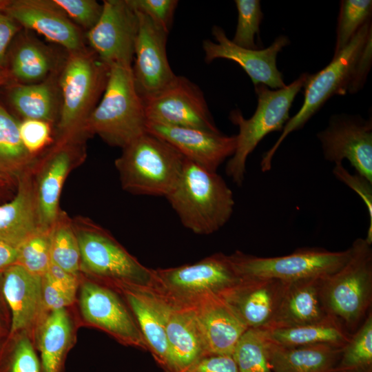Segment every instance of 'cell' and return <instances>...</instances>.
Masks as SVG:
<instances>
[{"instance_id": "4dcf8cb0", "label": "cell", "mask_w": 372, "mask_h": 372, "mask_svg": "<svg viewBox=\"0 0 372 372\" xmlns=\"http://www.w3.org/2000/svg\"><path fill=\"white\" fill-rule=\"evenodd\" d=\"M53 66L52 54L46 46L26 39L12 52L10 73L20 83H36L47 80Z\"/></svg>"}, {"instance_id": "3957f363", "label": "cell", "mask_w": 372, "mask_h": 372, "mask_svg": "<svg viewBox=\"0 0 372 372\" xmlns=\"http://www.w3.org/2000/svg\"><path fill=\"white\" fill-rule=\"evenodd\" d=\"M147 123L132 66L111 65L102 98L86 121L84 134H96L108 145L123 148L146 132Z\"/></svg>"}, {"instance_id": "30bf717a", "label": "cell", "mask_w": 372, "mask_h": 372, "mask_svg": "<svg viewBox=\"0 0 372 372\" xmlns=\"http://www.w3.org/2000/svg\"><path fill=\"white\" fill-rule=\"evenodd\" d=\"M350 255V247L338 251L302 247L282 256L261 257L236 251L229 257L241 277L291 282L325 278L340 269Z\"/></svg>"}, {"instance_id": "7c38bea8", "label": "cell", "mask_w": 372, "mask_h": 372, "mask_svg": "<svg viewBox=\"0 0 372 372\" xmlns=\"http://www.w3.org/2000/svg\"><path fill=\"white\" fill-rule=\"evenodd\" d=\"M82 138H60L33 167V178L40 229L52 228L61 210V192L72 169L81 158Z\"/></svg>"}, {"instance_id": "9c48e42d", "label": "cell", "mask_w": 372, "mask_h": 372, "mask_svg": "<svg viewBox=\"0 0 372 372\" xmlns=\"http://www.w3.org/2000/svg\"><path fill=\"white\" fill-rule=\"evenodd\" d=\"M154 271L153 289L169 303L192 307L209 295L220 296L242 279L229 255L218 252L193 264Z\"/></svg>"}, {"instance_id": "4316f807", "label": "cell", "mask_w": 372, "mask_h": 372, "mask_svg": "<svg viewBox=\"0 0 372 372\" xmlns=\"http://www.w3.org/2000/svg\"><path fill=\"white\" fill-rule=\"evenodd\" d=\"M266 341L273 372H333L342 349L327 344L285 347Z\"/></svg>"}, {"instance_id": "44dd1931", "label": "cell", "mask_w": 372, "mask_h": 372, "mask_svg": "<svg viewBox=\"0 0 372 372\" xmlns=\"http://www.w3.org/2000/svg\"><path fill=\"white\" fill-rule=\"evenodd\" d=\"M287 282L276 279L243 278L220 296L238 316L247 329L269 328Z\"/></svg>"}, {"instance_id": "836d02e7", "label": "cell", "mask_w": 372, "mask_h": 372, "mask_svg": "<svg viewBox=\"0 0 372 372\" xmlns=\"http://www.w3.org/2000/svg\"><path fill=\"white\" fill-rule=\"evenodd\" d=\"M232 357L238 372H273L263 330L248 329L238 340Z\"/></svg>"}, {"instance_id": "7a4b0ae2", "label": "cell", "mask_w": 372, "mask_h": 372, "mask_svg": "<svg viewBox=\"0 0 372 372\" xmlns=\"http://www.w3.org/2000/svg\"><path fill=\"white\" fill-rule=\"evenodd\" d=\"M166 198L182 225L199 235H209L222 228L235 205L233 192L221 176L186 158Z\"/></svg>"}, {"instance_id": "ee69618b", "label": "cell", "mask_w": 372, "mask_h": 372, "mask_svg": "<svg viewBox=\"0 0 372 372\" xmlns=\"http://www.w3.org/2000/svg\"><path fill=\"white\" fill-rule=\"evenodd\" d=\"M42 296L44 306L52 311L65 309L74 301L46 273L42 277Z\"/></svg>"}, {"instance_id": "d590c367", "label": "cell", "mask_w": 372, "mask_h": 372, "mask_svg": "<svg viewBox=\"0 0 372 372\" xmlns=\"http://www.w3.org/2000/svg\"><path fill=\"white\" fill-rule=\"evenodd\" d=\"M52 229H39L21 243L17 247L16 264L34 275L43 277L51 262Z\"/></svg>"}, {"instance_id": "e0dca14e", "label": "cell", "mask_w": 372, "mask_h": 372, "mask_svg": "<svg viewBox=\"0 0 372 372\" xmlns=\"http://www.w3.org/2000/svg\"><path fill=\"white\" fill-rule=\"evenodd\" d=\"M211 32L216 42L209 39L203 42L207 63L217 59L231 60L245 71L254 86L262 84L275 90L286 86L282 74L277 68L276 59L278 53L289 44L287 37H278L265 49H249L234 43L218 25L213 26Z\"/></svg>"}, {"instance_id": "603a6c76", "label": "cell", "mask_w": 372, "mask_h": 372, "mask_svg": "<svg viewBox=\"0 0 372 372\" xmlns=\"http://www.w3.org/2000/svg\"><path fill=\"white\" fill-rule=\"evenodd\" d=\"M166 336L168 360L165 372H187L207 355L204 339L191 307L169 303Z\"/></svg>"}, {"instance_id": "bcb514c9", "label": "cell", "mask_w": 372, "mask_h": 372, "mask_svg": "<svg viewBox=\"0 0 372 372\" xmlns=\"http://www.w3.org/2000/svg\"><path fill=\"white\" fill-rule=\"evenodd\" d=\"M19 24L0 10V72L6 70L4 63L8 47L19 30Z\"/></svg>"}, {"instance_id": "484cf974", "label": "cell", "mask_w": 372, "mask_h": 372, "mask_svg": "<svg viewBox=\"0 0 372 372\" xmlns=\"http://www.w3.org/2000/svg\"><path fill=\"white\" fill-rule=\"evenodd\" d=\"M40 229L33 167L17 180V191L0 205V240L18 247Z\"/></svg>"}, {"instance_id": "7402d4cb", "label": "cell", "mask_w": 372, "mask_h": 372, "mask_svg": "<svg viewBox=\"0 0 372 372\" xmlns=\"http://www.w3.org/2000/svg\"><path fill=\"white\" fill-rule=\"evenodd\" d=\"M193 308L207 354L231 355L248 329L238 316L220 296L209 295Z\"/></svg>"}, {"instance_id": "5bb4252c", "label": "cell", "mask_w": 372, "mask_h": 372, "mask_svg": "<svg viewBox=\"0 0 372 372\" xmlns=\"http://www.w3.org/2000/svg\"><path fill=\"white\" fill-rule=\"evenodd\" d=\"M79 304L87 324L105 331L123 344L147 351L132 312L115 289L106 285L85 282Z\"/></svg>"}, {"instance_id": "ba28073f", "label": "cell", "mask_w": 372, "mask_h": 372, "mask_svg": "<svg viewBox=\"0 0 372 372\" xmlns=\"http://www.w3.org/2000/svg\"><path fill=\"white\" fill-rule=\"evenodd\" d=\"M81 254V270L113 288L127 285L153 289L154 271L142 265L109 232L92 220H72Z\"/></svg>"}, {"instance_id": "ffe728a7", "label": "cell", "mask_w": 372, "mask_h": 372, "mask_svg": "<svg viewBox=\"0 0 372 372\" xmlns=\"http://www.w3.org/2000/svg\"><path fill=\"white\" fill-rule=\"evenodd\" d=\"M123 297L156 363L166 371L168 350L166 327L169 303L154 289L127 285L113 288Z\"/></svg>"}, {"instance_id": "8fae6325", "label": "cell", "mask_w": 372, "mask_h": 372, "mask_svg": "<svg viewBox=\"0 0 372 372\" xmlns=\"http://www.w3.org/2000/svg\"><path fill=\"white\" fill-rule=\"evenodd\" d=\"M143 101L149 122L220 132L203 92L185 76H177L166 88Z\"/></svg>"}, {"instance_id": "d4e9b609", "label": "cell", "mask_w": 372, "mask_h": 372, "mask_svg": "<svg viewBox=\"0 0 372 372\" xmlns=\"http://www.w3.org/2000/svg\"><path fill=\"white\" fill-rule=\"evenodd\" d=\"M322 279L307 278L287 282L268 329L315 323L329 317L322 298Z\"/></svg>"}, {"instance_id": "5b68a950", "label": "cell", "mask_w": 372, "mask_h": 372, "mask_svg": "<svg viewBox=\"0 0 372 372\" xmlns=\"http://www.w3.org/2000/svg\"><path fill=\"white\" fill-rule=\"evenodd\" d=\"M350 248L346 263L322 279L321 295L329 316L351 335L371 310L372 249L361 238Z\"/></svg>"}, {"instance_id": "f6af8a7d", "label": "cell", "mask_w": 372, "mask_h": 372, "mask_svg": "<svg viewBox=\"0 0 372 372\" xmlns=\"http://www.w3.org/2000/svg\"><path fill=\"white\" fill-rule=\"evenodd\" d=\"M45 273L69 297L74 300L78 287V276L66 271L52 262Z\"/></svg>"}, {"instance_id": "cb8c5ba5", "label": "cell", "mask_w": 372, "mask_h": 372, "mask_svg": "<svg viewBox=\"0 0 372 372\" xmlns=\"http://www.w3.org/2000/svg\"><path fill=\"white\" fill-rule=\"evenodd\" d=\"M3 293L12 313L10 334L32 328L44 305L42 277L14 264L3 272Z\"/></svg>"}, {"instance_id": "f1b7e54d", "label": "cell", "mask_w": 372, "mask_h": 372, "mask_svg": "<svg viewBox=\"0 0 372 372\" xmlns=\"http://www.w3.org/2000/svg\"><path fill=\"white\" fill-rule=\"evenodd\" d=\"M19 122L0 104V173L16 181L37 163L24 147Z\"/></svg>"}, {"instance_id": "7dc6e473", "label": "cell", "mask_w": 372, "mask_h": 372, "mask_svg": "<svg viewBox=\"0 0 372 372\" xmlns=\"http://www.w3.org/2000/svg\"><path fill=\"white\" fill-rule=\"evenodd\" d=\"M17 255V247L0 240V273L16 264Z\"/></svg>"}, {"instance_id": "8992f818", "label": "cell", "mask_w": 372, "mask_h": 372, "mask_svg": "<svg viewBox=\"0 0 372 372\" xmlns=\"http://www.w3.org/2000/svg\"><path fill=\"white\" fill-rule=\"evenodd\" d=\"M309 74L303 73L285 87L270 90L265 85L256 86L257 107L249 118L239 110L229 114V119L238 127L234 154L225 167L226 174L240 186L245 179L247 160L258 144L268 134L282 130L289 121V110L297 94L304 87Z\"/></svg>"}, {"instance_id": "4fadbf2b", "label": "cell", "mask_w": 372, "mask_h": 372, "mask_svg": "<svg viewBox=\"0 0 372 372\" xmlns=\"http://www.w3.org/2000/svg\"><path fill=\"white\" fill-rule=\"evenodd\" d=\"M101 15L87 33L96 54L109 67L132 66L138 28L136 11L127 0L103 1Z\"/></svg>"}, {"instance_id": "b9f144b4", "label": "cell", "mask_w": 372, "mask_h": 372, "mask_svg": "<svg viewBox=\"0 0 372 372\" xmlns=\"http://www.w3.org/2000/svg\"><path fill=\"white\" fill-rule=\"evenodd\" d=\"M10 372H41L38 358L28 337H23L17 342L12 356Z\"/></svg>"}, {"instance_id": "83f0119b", "label": "cell", "mask_w": 372, "mask_h": 372, "mask_svg": "<svg viewBox=\"0 0 372 372\" xmlns=\"http://www.w3.org/2000/svg\"><path fill=\"white\" fill-rule=\"evenodd\" d=\"M269 342L285 347L327 344L343 347L349 334L335 319L329 316L315 323L301 326L263 330Z\"/></svg>"}, {"instance_id": "8d00e7d4", "label": "cell", "mask_w": 372, "mask_h": 372, "mask_svg": "<svg viewBox=\"0 0 372 372\" xmlns=\"http://www.w3.org/2000/svg\"><path fill=\"white\" fill-rule=\"evenodd\" d=\"M238 21L231 40L236 45L249 49H259L255 37L259 34L263 18L260 1L258 0H236Z\"/></svg>"}, {"instance_id": "277c9868", "label": "cell", "mask_w": 372, "mask_h": 372, "mask_svg": "<svg viewBox=\"0 0 372 372\" xmlns=\"http://www.w3.org/2000/svg\"><path fill=\"white\" fill-rule=\"evenodd\" d=\"M122 149L115 166L123 189L136 195L166 198L180 176L183 156L147 132Z\"/></svg>"}, {"instance_id": "d6a6232c", "label": "cell", "mask_w": 372, "mask_h": 372, "mask_svg": "<svg viewBox=\"0 0 372 372\" xmlns=\"http://www.w3.org/2000/svg\"><path fill=\"white\" fill-rule=\"evenodd\" d=\"M333 372H372V311L342 347Z\"/></svg>"}, {"instance_id": "7bdbcfd3", "label": "cell", "mask_w": 372, "mask_h": 372, "mask_svg": "<svg viewBox=\"0 0 372 372\" xmlns=\"http://www.w3.org/2000/svg\"><path fill=\"white\" fill-rule=\"evenodd\" d=\"M187 372H238L231 355L207 354L199 359Z\"/></svg>"}, {"instance_id": "681fc988", "label": "cell", "mask_w": 372, "mask_h": 372, "mask_svg": "<svg viewBox=\"0 0 372 372\" xmlns=\"http://www.w3.org/2000/svg\"><path fill=\"white\" fill-rule=\"evenodd\" d=\"M10 74L7 70L0 72V85L4 84L9 78Z\"/></svg>"}, {"instance_id": "2e32d148", "label": "cell", "mask_w": 372, "mask_h": 372, "mask_svg": "<svg viewBox=\"0 0 372 372\" xmlns=\"http://www.w3.org/2000/svg\"><path fill=\"white\" fill-rule=\"evenodd\" d=\"M138 28L134 46L133 76L136 90L145 99L169 86L176 78L167 56L168 32L136 12Z\"/></svg>"}, {"instance_id": "c3c4849f", "label": "cell", "mask_w": 372, "mask_h": 372, "mask_svg": "<svg viewBox=\"0 0 372 372\" xmlns=\"http://www.w3.org/2000/svg\"><path fill=\"white\" fill-rule=\"evenodd\" d=\"M13 179L0 173V191L13 182Z\"/></svg>"}, {"instance_id": "e575fe53", "label": "cell", "mask_w": 372, "mask_h": 372, "mask_svg": "<svg viewBox=\"0 0 372 372\" xmlns=\"http://www.w3.org/2000/svg\"><path fill=\"white\" fill-rule=\"evenodd\" d=\"M371 0L340 1L334 54H338L350 42L364 24L371 21Z\"/></svg>"}, {"instance_id": "d6986e66", "label": "cell", "mask_w": 372, "mask_h": 372, "mask_svg": "<svg viewBox=\"0 0 372 372\" xmlns=\"http://www.w3.org/2000/svg\"><path fill=\"white\" fill-rule=\"evenodd\" d=\"M146 132L166 141L187 160L213 172L234 154L236 148V135L227 136L220 132L149 121Z\"/></svg>"}, {"instance_id": "9a60e30c", "label": "cell", "mask_w": 372, "mask_h": 372, "mask_svg": "<svg viewBox=\"0 0 372 372\" xmlns=\"http://www.w3.org/2000/svg\"><path fill=\"white\" fill-rule=\"evenodd\" d=\"M324 159L335 164L347 159L357 174L372 182V121L360 116L333 115L318 133Z\"/></svg>"}, {"instance_id": "52a82bcc", "label": "cell", "mask_w": 372, "mask_h": 372, "mask_svg": "<svg viewBox=\"0 0 372 372\" xmlns=\"http://www.w3.org/2000/svg\"><path fill=\"white\" fill-rule=\"evenodd\" d=\"M109 72L110 67L94 51L83 48L68 53L59 78L58 138L85 136V125L104 92Z\"/></svg>"}, {"instance_id": "ac0fdd59", "label": "cell", "mask_w": 372, "mask_h": 372, "mask_svg": "<svg viewBox=\"0 0 372 372\" xmlns=\"http://www.w3.org/2000/svg\"><path fill=\"white\" fill-rule=\"evenodd\" d=\"M0 10L19 25L73 52L85 48L78 25L52 0L1 1Z\"/></svg>"}, {"instance_id": "f546056e", "label": "cell", "mask_w": 372, "mask_h": 372, "mask_svg": "<svg viewBox=\"0 0 372 372\" xmlns=\"http://www.w3.org/2000/svg\"><path fill=\"white\" fill-rule=\"evenodd\" d=\"M9 99L24 119L41 120L52 123L56 117V99L52 83L45 80L36 83L13 85Z\"/></svg>"}, {"instance_id": "1f68e13d", "label": "cell", "mask_w": 372, "mask_h": 372, "mask_svg": "<svg viewBox=\"0 0 372 372\" xmlns=\"http://www.w3.org/2000/svg\"><path fill=\"white\" fill-rule=\"evenodd\" d=\"M50 259L63 269L79 276L81 254L78 238L72 220L61 211L52 229Z\"/></svg>"}, {"instance_id": "74e56055", "label": "cell", "mask_w": 372, "mask_h": 372, "mask_svg": "<svg viewBox=\"0 0 372 372\" xmlns=\"http://www.w3.org/2000/svg\"><path fill=\"white\" fill-rule=\"evenodd\" d=\"M52 1L74 23L87 32L96 24L103 10V4L95 0Z\"/></svg>"}, {"instance_id": "60d3db41", "label": "cell", "mask_w": 372, "mask_h": 372, "mask_svg": "<svg viewBox=\"0 0 372 372\" xmlns=\"http://www.w3.org/2000/svg\"><path fill=\"white\" fill-rule=\"evenodd\" d=\"M335 178L355 192L365 203L369 216V227L365 240L372 244V182L358 174H351L342 163L335 164L333 169Z\"/></svg>"}, {"instance_id": "f35d334b", "label": "cell", "mask_w": 372, "mask_h": 372, "mask_svg": "<svg viewBox=\"0 0 372 372\" xmlns=\"http://www.w3.org/2000/svg\"><path fill=\"white\" fill-rule=\"evenodd\" d=\"M136 12L148 17L158 25L169 32L172 24L176 0H127Z\"/></svg>"}, {"instance_id": "6da1fadb", "label": "cell", "mask_w": 372, "mask_h": 372, "mask_svg": "<svg viewBox=\"0 0 372 372\" xmlns=\"http://www.w3.org/2000/svg\"><path fill=\"white\" fill-rule=\"evenodd\" d=\"M372 63V24L366 22L331 61L316 74H309L304 85V101L299 111L286 123L281 135L264 154L260 169H271L277 149L291 132L303 127L334 95L354 94L364 86Z\"/></svg>"}, {"instance_id": "ab89813d", "label": "cell", "mask_w": 372, "mask_h": 372, "mask_svg": "<svg viewBox=\"0 0 372 372\" xmlns=\"http://www.w3.org/2000/svg\"><path fill=\"white\" fill-rule=\"evenodd\" d=\"M21 141L28 152L34 156L51 141V123L36 119H24L19 122Z\"/></svg>"}]
</instances>
